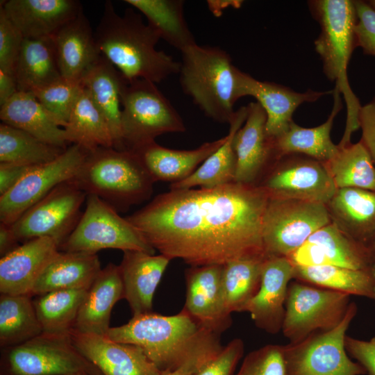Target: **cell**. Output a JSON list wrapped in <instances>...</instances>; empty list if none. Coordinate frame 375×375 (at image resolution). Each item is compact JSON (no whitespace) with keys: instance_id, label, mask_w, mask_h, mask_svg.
Segmentation results:
<instances>
[{"instance_id":"6da1fadb","label":"cell","mask_w":375,"mask_h":375,"mask_svg":"<svg viewBox=\"0 0 375 375\" xmlns=\"http://www.w3.org/2000/svg\"><path fill=\"white\" fill-rule=\"evenodd\" d=\"M268 200L262 187L236 182L170 190L126 218L171 260L181 259L190 266L224 265L267 256L262 220Z\"/></svg>"},{"instance_id":"7a4b0ae2","label":"cell","mask_w":375,"mask_h":375,"mask_svg":"<svg viewBox=\"0 0 375 375\" xmlns=\"http://www.w3.org/2000/svg\"><path fill=\"white\" fill-rule=\"evenodd\" d=\"M94 38L101 55L128 81L157 83L178 74L180 62L156 49L159 35L132 7L121 15L106 1Z\"/></svg>"},{"instance_id":"3957f363","label":"cell","mask_w":375,"mask_h":375,"mask_svg":"<svg viewBox=\"0 0 375 375\" xmlns=\"http://www.w3.org/2000/svg\"><path fill=\"white\" fill-rule=\"evenodd\" d=\"M113 341L140 347L161 372L174 371L201 352L220 346V335L199 326L183 310L174 315L149 312L110 327Z\"/></svg>"},{"instance_id":"277c9868","label":"cell","mask_w":375,"mask_h":375,"mask_svg":"<svg viewBox=\"0 0 375 375\" xmlns=\"http://www.w3.org/2000/svg\"><path fill=\"white\" fill-rule=\"evenodd\" d=\"M310 12L318 22L321 31L315 41V48L323 63L326 78L335 83V89L342 93L347 106L344 133L338 146L351 143V137L359 128L358 112L361 107L351 89L347 67L357 47L355 35L356 12L351 0H313L308 1Z\"/></svg>"},{"instance_id":"5b68a950","label":"cell","mask_w":375,"mask_h":375,"mask_svg":"<svg viewBox=\"0 0 375 375\" xmlns=\"http://www.w3.org/2000/svg\"><path fill=\"white\" fill-rule=\"evenodd\" d=\"M181 53L178 74L183 92L206 117L229 124L239 99L238 67L229 54L218 47L197 44Z\"/></svg>"},{"instance_id":"8992f818","label":"cell","mask_w":375,"mask_h":375,"mask_svg":"<svg viewBox=\"0 0 375 375\" xmlns=\"http://www.w3.org/2000/svg\"><path fill=\"white\" fill-rule=\"evenodd\" d=\"M72 179L87 195L100 198L117 210L149 199L154 183L134 153L113 147L88 151Z\"/></svg>"},{"instance_id":"52a82bcc","label":"cell","mask_w":375,"mask_h":375,"mask_svg":"<svg viewBox=\"0 0 375 375\" xmlns=\"http://www.w3.org/2000/svg\"><path fill=\"white\" fill-rule=\"evenodd\" d=\"M156 83L144 79L128 81L122 89L124 150L132 151L168 133L185 131L183 120Z\"/></svg>"},{"instance_id":"ba28073f","label":"cell","mask_w":375,"mask_h":375,"mask_svg":"<svg viewBox=\"0 0 375 375\" xmlns=\"http://www.w3.org/2000/svg\"><path fill=\"white\" fill-rule=\"evenodd\" d=\"M2 375H103L74 347L69 335L42 333L21 344L1 349Z\"/></svg>"},{"instance_id":"9c48e42d","label":"cell","mask_w":375,"mask_h":375,"mask_svg":"<svg viewBox=\"0 0 375 375\" xmlns=\"http://www.w3.org/2000/svg\"><path fill=\"white\" fill-rule=\"evenodd\" d=\"M85 210L60 251L97 253L106 249L140 251L154 254V249L140 232L116 209L100 198L87 195Z\"/></svg>"},{"instance_id":"30bf717a","label":"cell","mask_w":375,"mask_h":375,"mask_svg":"<svg viewBox=\"0 0 375 375\" xmlns=\"http://www.w3.org/2000/svg\"><path fill=\"white\" fill-rule=\"evenodd\" d=\"M357 313L351 302L335 328L313 333L303 340L283 345L286 375H363L365 369L352 361L345 348L346 332Z\"/></svg>"},{"instance_id":"8fae6325","label":"cell","mask_w":375,"mask_h":375,"mask_svg":"<svg viewBox=\"0 0 375 375\" xmlns=\"http://www.w3.org/2000/svg\"><path fill=\"white\" fill-rule=\"evenodd\" d=\"M348 294L299 281H291L281 331L290 343L331 330L343 320L350 302Z\"/></svg>"},{"instance_id":"7c38bea8","label":"cell","mask_w":375,"mask_h":375,"mask_svg":"<svg viewBox=\"0 0 375 375\" xmlns=\"http://www.w3.org/2000/svg\"><path fill=\"white\" fill-rule=\"evenodd\" d=\"M331 223L324 203L269 198L262 220L267 256L288 257L309 237Z\"/></svg>"},{"instance_id":"4fadbf2b","label":"cell","mask_w":375,"mask_h":375,"mask_svg":"<svg viewBox=\"0 0 375 375\" xmlns=\"http://www.w3.org/2000/svg\"><path fill=\"white\" fill-rule=\"evenodd\" d=\"M87 194L75 182L65 181L24 212L11 226L21 244L50 238L60 246L76 228Z\"/></svg>"},{"instance_id":"5bb4252c","label":"cell","mask_w":375,"mask_h":375,"mask_svg":"<svg viewBox=\"0 0 375 375\" xmlns=\"http://www.w3.org/2000/svg\"><path fill=\"white\" fill-rule=\"evenodd\" d=\"M256 185L266 191L269 198L324 204L337 190L322 162L299 154L280 158Z\"/></svg>"},{"instance_id":"9a60e30c","label":"cell","mask_w":375,"mask_h":375,"mask_svg":"<svg viewBox=\"0 0 375 375\" xmlns=\"http://www.w3.org/2000/svg\"><path fill=\"white\" fill-rule=\"evenodd\" d=\"M88 153L72 144L54 160L32 167L14 188L0 197V222L12 225L57 185L73 178Z\"/></svg>"},{"instance_id":"2e32d148","label":"cell","mask_w":375,"mask_h":375,"mask_svg":"<svg viewBox=\"0 0 375 375\" xmlns=\"http://www.w3.org/2000/svg\"><path fill=\"white\" fill-rule=\"evenodd\" d=\"M286 258L294 266L335 265L375 272V257L367 247L332 222L315 232Z\"/></svg>"},{"instance_id":"e0dca14e","label":"cell","mask_w":375,"mask_h":375,"mask_svg":"<svg viewBox=\"0 0 375 375\" xmlns=\"http://www.w3.org/2000/svg\"><path fill=\"white\" fill-rule=\"evenodd\" d=\"M223 265L190 266L185 272V301L182 310L202 328L221 335L232 324L222 288Z\"/></svg>"},{"instance_id":"ac0fdd59","label":"cell","mask_w":375,"mask_h":375,"mask_svg":"<svg viewBox=\"0 0 375 375\" xmlns=\"http://www.w3.org/2000/svg\"><path fill=\"white\" fill-rule=\"evenodd\" d=\"M236 76L238 98L251 96L257 100L266 113V133L272 140L288 130L294 122V112L300 105L316 101L323 96L333 93V90L297 92L285 85L257 80L238 68Z\"/></svg>"},{"instance_id":"d6986e66","label":"cell","mask_w":375,"mask_h":375,"mask_svg":"<svg viewBox=\"0 0 375 375\" xmlns=\"http://www.w3.org/2000/svg\"><path fill=\"white\" fill-rule=\"evenodd\" d=\"M247 117L233 138L236 156L235 181L256 185L277 160L273 142L266 133L267 115L258 102L247 106Z\"/></svg>"},{"instance_id":"ffe728a7","label":"cell","mask_w":375,"mask_h":375,"mask_svg":"<svg viewBox=\"0 0 375 375\" xmlns=\"http://www.w3.org/2000/svg\"><path fill=\"white\" fill-rule=\"evenodd\" d=\"M69 336L76 349L103 375H160L162 372L140 347L133 344L74 328Z\"/></svg>"},{"instance_id":"44dd1931","label":"cell","mask_w":375,"mask_h":375,"mask_svg":"<svg viewBox=\"0 0 375 375\" xmlns=\"http://www.w3.org/2000/svg\"><path fill=\"white\" fill-rule=\"evenodd\" d=\"M294 271V265L286 257L267 256L263 262L259 291L243 312H248L255 325L267 333L281 331Z\"/></svg>"},{"instance_id":"7402d4cb","label":"cell","mask_w":375,"mask_h":375,"mask_svg":"<svg viewBox=\"0 0 375 375\" xmlns=\"http://www.w3.org/2000/svg\"><path fill=\"white\" fill-rule=\"evenodd\" d=\"M59 253L58 243L44 237L22 243L1 258V294L31 295L35 283Z\"/></svg>"},{"instance_id":"603a6c76","label":"cell","mask_w":375,"mask_h":375,"mask_svg":"<svg viewBox=\"0 0 375 375\" xmlns=\"http://www.w3.org/2000/svg\"><path fill=\"white\" fill-rule=\"evenodd\" d=\"M0 7L25 39L51 37L83 12L77 0H8Z\"/></svg>"},{"instance_id":"cb8c5ba5","label":"cell","mask_w":375,"mask_h":375,"mask_svg":"<svg viewBox=\"0 0 375 375\" xmlns=\"http://www.w3.org/2000/svg\"><path fill=\"white\" fill-rule=\"evenodd\" d=\"M62 78L81 82L88 69L99 60L94 31L83 11L51 36Z\"/></svg>"},{"instance_id":"d4e9b609","label":"cell","mask_w":375,"mask_h":375,"mask_svg":"<svg viewBox=\"0 0 375 375\" xmlns=\"http://www.w3.org/2000/svg\"><path fill=\"white\" fill-rule=\"evenodd\" d=\"M119 265L133 316L152 312L155 291L169 262L168 257L140 251H125Z\"/></svg>"},{"instance_id":"484cf974","label":"cell","mask_w":375,"mask_h":375,"mask_svg":"<svg viewBox=\"0 0 375 375\" xmlns=\"http://www.w3.org/2000/svg\"><path fill=\"white\" fill-rule=\"evenodd\" d=\"M226 139L227 135L191 150L168 149L155 141L131 151L136 155L154 183H173L192 174Z\"/></svg>"},{"instance_id":"4316f807","label":"cell","mask_w":375,"mask_h":375,"mask_svg":"<svg viewBox=\"0 0 375 375\" xmlns=\"http://www.w3.org/2000/svg\"><path fill=\"white\" fill-rule=\"evenodd\" d=\"M122 299H124V290L119 267L108 263L88 290L74 328L106 335L110 328L112 309Z\"/></svg>"},{"instance_id":"83f0119b","label":"cell","mask_w":375,"mask_h":375,"mask_svg":"<svg viewBox=\"0 0 375 375\" xmlns=\"http://www.w3.org/2000/svg\"><path fill=\"white\" fill-rule=\"evenodd\" d=\"M0 119L49 144L62 149L70 144L62 123L32 92H18L0 107Z\"/></svg>"},{"instance_id":"f1b7e54d","label":"cell","mask_w":375,"mask_h":375,"mask_svg":"<svg viewBox=\"0 0 375 375\" xmlns=\"http://www.w3.org/2000/svg\"><path fill=\"white\" fill-rule=\"evenodd\" d=\"M325 205L331 222L366 246L375 233V191L339 188Z\"/></svg>"},{"instance_id":"f546056e","label":"cell","mask_w":375,"mask_h":375,"mask_svg":"<svg viewBox=\"0 0 375 375\" xmlns=\"http://www.w3.org/2000/svg\"><path fill=\"white\" fill-rule=\"evenodd\" d=\"M334 104L325 122L312 128H304L293 122L283 134L272 140L275 156L280 158L292 154L303 155L322 163L332 159L338 152L330 136L333 122L342 108L340 92L333 90Z\"/></svg>"},{"instance_id":"4dcf8cb0","label":"cell","mask_w":375,"mask_h":375,"mask_svg":"<svg viewBox=\"0 0 375 375\" xmlns=\"http://www.w3.org/2000/svg\"><path fill=\"white\" fill-rule=\"evenodd\" d=\"M124 78L104 57L88 69L81 80L83 87L105 117L114 147L124 150L122 131V89Z\"/></svg>"},{"instance_id":"1f68e13d","label":"cell","mask_w":375,"mask_h":375,"mask_svg":"<svg viewBox=\"0 0 375 375\" xmlns=\"http://www.w3.org/2000/svg\"><path fill=\"white\" fill-rule=\"evenodd\" d=\"M101 269L97 253L60 251L35 283L31 295L61 290H88Z\"/></svg>"},{"instance_id":"d6a6232c","label":"cell","mask_w":375,"mask_h":375,"mask_svg":"<svg viewBox=\"0 0 375 375\" xmlns=\"http://www.w3.org/2000/svg\"><path fill=\"white\" fill-rule=\"evenodd\" d=\"M247 117V107L239 108L229 123V131L226 142L188 177L171 183L169 189L188 190L197 186L201 188H213L234 182L236 156L233 147V138L236 132L244 123Z\"/></svg>"},{"instance_id":"836d02e7","label":"cell","mask_w":375,"mask_h":375,"mask_svg":"<svg viewBox=\"0 0 375 375\" xmlns=\"http://www.w3.org/2000/svg\"><path fill=\"white\" fill-rule=\"evenodd\" d=\"M15 74L19 92H31L62 78L52 38H24Z\"/></svg>"},{"instance_id":"e575fe53","label":"cell","mask_w":375,"mask_h":375,"mask_svg":"<svg viewBox=\"0 0 375 375\" xmlns=\"http://www.w3.org/2000/svg\"><path fill=\"white\" fill-rule=\"evenodd\" d=\"M169 45L181 52L197 44L184 15L182 0H125Z\"/></svg>"},{"instance_id":"d590c367","label":"cell","mask_w":375,"mask_h":375,"mask_svg":"<svg viewBox=\"0 0 375 375\" xmlns=\"http://www.w3.org/2000/svg\"><path fill=\"white\" fill-rule=\"evenodd\" d=\"M64 128L70 144H78L88 151L99 147H114L108 124L84 87Z\"/></svg>"},{"instance_id":"8d00e7d4","label":"cell","mask_w":375,"mask_h":375,"mask_svg":"<svg viewBox=\"0 0 375 375\" xmlns=\"http://www.w3.org/2000/svg\"><path fill=\"white\" fill-rule=\"evenodd\" d=\"M294 267V280L375 301V272L335 265Z\"/></svg>"},{"instance_id":"74e56055","label":"cell","mask_w":375,"mask_h":375,"mask_svg":"<svg viewBox=\"0 0 375 375\" xmlns=\"http://www.w3.org/2000/svg\"><path fill=\"white\" fill-rule=\"evenodd\" d=\"M29 294L0 295V346L21 344L42 333Z\"/></svg>"},{"instance_id":"f35d334b","label":"cell","mask_w":375,"mask_h":375,"mask_svg":"<svg viewBox=\"0 0 375 375\" xmlns=\"http://www.w3.org/2000/svg\"><path fill=\"white\" fill-rule=\"evenodd\" d=\"M338 148L337 154L323 163L336 188L375 191V164L362 142Z\"/></svg>"},{"instance_id":"ab89813d","label":"cell","mask_w":375,"mask_h":375,"mask_svg":"<svg viewBox=\"0 0 375 375\" xmlns=\"http://www.w3.org/2000/svg\"><path fill=\"white\" fill-rule=\"evenodd\" d=\"M87 291L61 290L37 295L33 301L42 333L69 335Z\"/></svg>"},{"instance_id":"60d3db41","label":"cell","mask_w":375,"mask_h":375,"mask_svg":"<svg viewBox=\"0 0 375 375\" xmlns=\"http://www.w3.org/2000/svg\"><path fill=\"white\" fill-rule=\"evenodd\" d=\"M266 258H241L223 265V294L229 313L243 312L259 291L262 264Z\"/></svg>"},{"instance_id":"b9f144b4","label":"cell","mask_w":375,"mask_h":375,"mask_svg":"<svg viewBox=\"0 0 375 375\" xmlns=\"http://www.w3.org/2000/svg\"><path fill=\"white\" fill-rule=\"evenodd\" d=\"M66 149L46 143L28 133L0 124V163L35 167L56 159Z\"/></svg>"},{"instance_id":"7bdbcfd3","label":"cell","mask_w":375,"mask_h":375,"mask_svg":"<svg viewBox=\"0 0 375 375\" xmlns=\"http://www.w3.org/2000/svg\"><path fill=\"white\" fill-rule=\"evenodd\" d=\"M83 87L81 82L61 78L30 92L59 119L64 128Z\"/></svg>"},{"instance_id":"ee69618b","label":"cell","mask_w":375,"mask_h":375,"mask_svg":"<svg viewBox=\"0 0 375 375\" xmlns=\"http://www.w3.org/2000/svg\"><path fill=\"white\" fill-rule=\"evenodd\" d=\"M235 375H286L283 345L270 344L251 351Z\"/></svg>"},{"instance_id":"f6af8a7d","label":"cell","mask_w":375,"mask_h":375,"mask_svg":"<svg viewBox=\"0 0 375 375\" xmlns=\"http://www.w3.org/2000/svg\"><path fill=\"white\" fill-rule=\"evenodd\" d=\"M24 40L0 7V70L15 73Z\"/></svg>"},{"instance_id":"bcb514c9","label":"cell","mask_w":375,"mask_h":375,"mask_svg":"<svg viewBox=\"0 0 375 375\" xmlns=\"http://www.w3.org/2000/svg\"><path fill=\"white\" fill-rule=\"evenodd\" d=\"M356 12V47L365 55L375 56V11L366 1H353Z\"/></svg>"},{"instance_id":"7dc6e473","label":"cell","mask_w":375,"mask_h":375,"mask_svg":"<svg viewBox=\"0 0 375 375\" xmlns=\"http://www.w3.org/2000/svg\"><path fill=\"white\" fill-rule=\"evenodd\" d=\"M244 344L242 339L235 338L197 375H235L238 363L243 356Z\"/></svg>"},{"instance_id":"c3c4849f","label":"cell","mask_w":375,"mask_h":375,"mask_svg":"<svg viewBox=\"0 0 375 375\" xmlns=\"http://www.w3.org/2000/svg\"><path fill=\"white\" fill-rule=\"evenodd\" d=\"M345 348L347 353L357 360L369 375H375V336L362 340L346 335Z\"/></svg>"},{"instance_id":"681fc988","label":"cell","mask_w":375,"mask_h":375,"mask_svg":"<svg viewBox=\"0 0 375 375\" xmlns=\"http://www.w3.org/2000/svg\"><path fill=\"white\" fill-rule=\"evenodd\" d=\"M358 124L362 131L360 141L375 164V96L361 106L358 112Z\"/></svg>"},{"instance_id":"f907efd6","label":"cell","mask_w":375,"mask_h":375,"mask_svg":"<svg viewBox=\"0 0 375 375\" xmlns=\"http://www.w3.org/2000/svg\"><path fill=\"white\" fill-rule=\"evenodd\" d=\"M33 167L0 163V197L14 188Z\"/></svg>"},{"instance_id":"816d5d0a","label":"cell","mask_w":375,"mask_h":375,"mask_svg":"<svg viewBox=\"0 0 375 375\" xmlns=\"http://www.w3.org/2000/svg\"><path fill=\"white\" fill-rule=\"evenodd\" d=\"M220 351L221 349L218 347L207 349L188 360L177 369L171 372L164 371L161 372L160 375H197Z\"/></svg>"},{"instance_id":"f5cc1de1","label":"cell","mask_w":375,"mask_h":375,"mask_svg":"<svg viewBox=\"0 0 375 375\" xmlns=\"http://www.w3.org/2000/svg\"><path fill=\"white\" fill-rule=\"evenodd\" d=\"M19 92L15 73L0 70V107Z\"/></svg>"},{"instance_id":"db71d44e","label":"cell","mask_w":375,"mask_h":375,"mask_svg":"<svg viewBox=\"0 0 375 375\" xmlns=\"http://www.w3.org/2000/svg\"><path fill=\"white\" fill-rule=\"evenodd\" d=\"M22 244L13 233L11 226L0 223V256L3 258L17 249Z\"/></svg>"},{"instance_id":"11a10c76","label":"cell","mask_w":375,"mask_h":375,"mask_svg":"<svg viewBox=\"0 0 375 375\" xmlns=\"http://www.w3.org/2000/svg\"><path fill=\"white\" fill-rule=\"evenodd\" d=\"M366 247L372 253V254L375 257V233L367 243Z\"/></svg>"},{"instance_id":"9f6ffc18","label":"cell","mask_w":375,"mask_h":375,"mask_svg":"<svg viewBox=\"0 0 375 375\" xmlns=\"http://www.w3.org/2000/svg\"><path fill=\"white\" fill-rule=\"evenodd\" d=\"M369 6L375 11V0L366 1Z\"/></svg>"},{"instance_id":"6f0895ef","label":"cell","mask_w":375,"mask_h":375,"mask_svg":"<svg viewBox=\"0 0 375 375\" xmlns=\"http://www.w3.org/2000/svg\"><path fill=\"white\" fill-rule=\"evenodd\" d=\"M75 375H89V374H88L85 373V372H80V373H78V374H75Z\"/></svg>"},{"instance_id":"680465c9","label":"cell","mask_w":375,"mask_h":375,"mask_svg":"<svg viewBox=\"0 0 375 375\" xmlns=\"http://www.w3.org/2000/svg\"><path fill=\"white\" fill-rule=\"evenodd\" d=\"M0 375H2V374H0Z\"/></svg>"}]
</instances>
